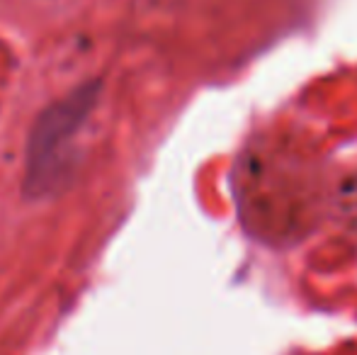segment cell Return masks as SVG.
Segmentation results:
<instances>
[{
	"label": "cell",
	"mask_w": 357,
	"mask_h": 355,
	"mask_svg": "<svg viewBox=\"0 0 357 355\" xmlns=\"http://www.w3.org/2000/svg\"><path fill=\"white\" fill-rule=\"evenodd\" d=\"M100 83H85L63 100L52 103L32 124L27 142V176L24 190L29 197L56 192L73 168V146L88 114L98 105Z\"/></svg>",
	"instance_id": "1"
}]
</instances>
